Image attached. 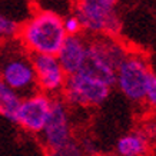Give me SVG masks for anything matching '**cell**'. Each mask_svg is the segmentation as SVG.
<instances>
[{
  "label": "cell",
  "instance_id": "16",
  "mask_svg": "<svg viewBox=\"0 0 156 156\" xmlns=\"http://www.w3.org/2000/svg\"><path fill=\"white\" fill-rule=\"evenodd\" d=\"M87 156H118V155H106V153H92V155H87Z\"/></svg>",
  "mask_w": 156,
  "mask_h": 156
},
{
  "label": "cell",
  "instance_id": "1",
  "mask_svg": "<svg viewBox=\"0 0 156 156\" xmlns=\"http://www.w3.org/2000/svg\"><path fill=\"white\" fill-rule=\"evenodd\" d=\"M19 42L23 50L30 56L55 55L63 44L66 33L63 30L62 16L53 10L34 12L17 30Z\"/></svg>",
  "mask_w": 156,
  "mask_h": 156
},
{
  "label": "cell",
  "instance_id": "14",
  "mask_svg": "<svg viewBox=\"0 0 156 156\" xmlns=\"http://www.w3.org/2000/svg\"><path fill=\"white\" fill-rule=\"evenodd\" d=\"M62 23H63V30L66 36H75V34H82V24L80 20L77 19L75 13H69L66 16H62Z\"/></svg>",
  "mask_w": 156,
  "mask_h": 156
},
{
  "label": "cell",
  "instance_id": "11",
  "mask_svg": "<svg viewBox=\"0 0 156 156\" xmlns=\"http://www.w3.org/2000/svg\"><path fill=\"white\" fill-rule=\"evenodd\" d=\"M22 96L0 80V116L14 123Z\"/></svg>",
  "mask_w": 156,
  "mask_h": 156
},
{
  "label": "cell",
  "instance_id": "5",
  "mask_svg": "<svg viewBox=\"0 0 156 156\" xmlns=\"http://www.w3.org/2000/svg\"><path fill=\"white\" fill-rule=\"evenodd\" d=\"M0 80L20 96L36 92V77L30 55L24 52H12L0 62Z\"/></svg>",
  "mask_w": 156,
  "mask_h": 156
},
{
  "label": "cell",
  "instance_id": "4",
  "mask_svg": "<svg viewBox=\"0 0 156 156\" xmlns=\"http://www.w3.org/2000/svg\"><path fill=\"white\" fill-rule=\"evenodd\" d=\"M152 73L149 59L142 52L129 50L116 69L115 86L129 102L143 105L146 83Z\"/></svg>",
  "mask_w": 156,
  "mask_h": 156
},
{
  "label": "cell",
  "instance_id": "15",
  "mask_svg": "<svg viewBox=\"0 0 156 156\" xmlns=\"http://www.w3.org/2000/svg\"><path fill=\"white\" fill-rule=\"evenodd\" d=\"M143 105H146L147 108H151V109H153L156 105V75H155V72L147 79Z\"/></svg>",
  "mask_w": 156,
  "mask_h": 156
},
{
  "label": "cell",
  "instance_id": "8",
  "mask_svg": "<svg viewBox=\"0 0 156 156\" xmlns=\"http://www.w3.org/2000/svg\"><path fill=\"white\" fill-rule=\"evenodd\" d=\"M30 57L39 92L49 96L60 95L66 83L67 75L62 69L57 57L55 55H34Z\"/></svg>",
  "mask_w": 156,
  "mask_h": 156
},
{
  "label": "cell",
  "instance_id": "6",
  "mask_svg": "<svg viewBox=\"0 0 156 156\" xmlns=\"http://www.w3.org/2000/svg\"><path fill=\"white\" fill-rule=\"evenodd\" d=\"M52 103V96L42 93L39 90L24 96L22 98L19 108H17L14 123H17L26 132L40 135L49 119Z\"/></svg>",
  "mask_w": 156,
  "mask_h": 156
},
{
  "label": "cell",
  "instance_id": "12",
  "mask_svg": "<svg viewBox=\"0 0 156 156\" xmlns=\"http://www.w3.org/2000/svg\"><path fill=\"white\" fill-rule=\"evenodd\" d=\"M46 153L48 156H86L82 145L75 139H72L56 149H46Z\"/></svg>",
  "mask_w": 156,
  "mask_h": 156
},
{
  "label": "cell",
  "instance_id": "7",
  "mask_svg": "<svg viewBox=\"0 0 156 156\" xmlns=\"http://www.w3.org/2000/svg\"><path fill=\"white\" fill-rule=\"evenodd\" d=\"M40 135L46 149H56L73 139L70 112L63 99L53 98L52 110Z\"/></svg>",
  "mask_w": 156,
  "mask_h": 156
},
{
  "label": "cell",
  "instance_id": "9",
  "mask_svg": "<svg viewBox=\"0 0 156 156\" xmlns=\"http://www.w3.org/2000/svg\"><path fill=\"white\" fill-rule=\"evenodd\" d=\"M87 43H89V37L83 33L66 36L59 52L56 53V57L67 76L73 75L82 69L87 56Z\"/></svg>",
  "mask_w": 156,
  "mask_h": 156
},
{
  "label": "cell",
  "instance_id": "10",
  "mask_svg": "<svg viewBox=\"0 0 156 156\" xmlns=\"http://www.w3.org/2000/svg\"><path fill=\"white\" fill-rule=\"evenodd\" d=\"M152 136H155V123H151L147 128L125 133L116 142V155L147 156L151 152Z\"/></svg>",
  "mask_w": 156,
  "mask_h": 156
},
{
  "label": "cell",
  "instance_id": "3",
  "mask_svg": "<svg viewBox=\"0 0 156 156\" xmlns=\"http://www.w3.org/2000/svg\"><path fill=\"white\" fill-rule=\"evenodd\" d=\"M112 89L113 86L103 79L80 69L67 76L62 95L67 106L89 109L103 105L109 99Z\"/></svg>",
  "mask_w": 156,
  "mask_h": 156
},
{
  "label": "cell",
  "instance_id": "13",
  "mask_svg": "<svg viewBox=\"0 0 156 156\" xmlns=\"http://www.w3.org/2000/svg\"><path fill=\"white\" fill-rule=\"evenodd\" d=\"M19 30V24L16 20L9 17L7 14L0 13V39L14 37Z\"/></svg>",
  "mask_w": 156,
  "mask_h": 156
},
{
  "label": "cell",
  "instance_id": "2",
  "mask_svg": "<svg viewBox=\"0 0 156 156\" xmlns=\"http://www.w3.org/2000/svg\"><path fill=\"white\" fill-rule=\"evenodd\" d=\"M73 13L80 20L87 37H118L122 27L119 0H75Z\"/></svg>",
  "mask_w": 156,
  "mask_h": 156
}]
</instances>
